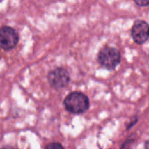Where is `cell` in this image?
Instances as JSON below:
<instances>
[{
    "instance_id": "8992f818",
    "label": "cell",
    "mask_w": 149,
    "mask_h": 149,
    "mask_svg": "<svg viewBox=\"0 0 149 149\" xmlns=\"http://www.w3.org/2000/svg\"><path fill=\"white\" fill-rule=\"evenodd\" d=\"M45 149H65L64 147L60 144V143H58V142H53V143H51L49 144L46 148Z\"/></svg>"
},
{
    "instance_id": "52a82bcc",
    "label": "cell",
    "mask_w": 149,
    "mask_h": 149,
    "mask_svg": "<svg viewBox=\"0 0 149 149\" xmlns=\"http://www.w3.org/2000/svg\"><path fill=\"white\" fill-rule=\"evenodd\" d=\"M135 3L139 6H146L149 5V1H135Z\"/></svg>"
},
{
    "instance_id": "6da1fadb",
    "label": "cell",
    "mask_w": 149,
    "mask_h": 149,
    "mask_svg": "<svg viewBox=\"0 0 149 149\" xmlns=\"http://www.w3.org/2000/svg\"><path fill=\"white\" fill-rule=\"evenodd\" d=\"M64 105L68 112L74 114H80L84 113L89 109L90 101L87 96L84 93L73 92L65 97Z\"/></svg>"
},
{
    "instance_id": "277c9868",
    "label": "cell",
    "mask_w": 149,
    "mask_h": 149,
    "mask_svg": "<svg viewBox=\"0 0 149 149\" xmlns=\"http://www.w3.org/2000/svg\"><path fill=\"white\" fill-rule=\"evenodd\" d=\"M18 39V34L13 28L9 26L0 28V48L11 50L17 45Z\"/></svg>"
},
{
    "instance_id": "7a4b0ae2",
    "label": "cell",
    "mask_w": 149,
    "mask_h": 149,
    "mask_svg": "<svg viewBox=\"0 0 149 149\" xmlns=\"http://www.w3.org/2000/svg\"><path fill=\"white\" fill-rule=\"evenodd\" d=\"M120 53L114 47L106 46L102 48L98 54L99 63L108 70L115 69L120 63Z\"/></svg>"
},
{
    "instance_id": "5b68a950",
    "label": "cell",
    "mask_w": 149,
    "mask_h": 149,
    "mask_svg": "<svg viewBox=\"0 0 149 149\" xmlns=\"http://www.w3.org/2000/svg\"><path fill=\"white\" fill-rule=\"evenodd\" d=\"M132 37L135 43L141 45L149 38V24L143 20H137L132 27Z\"/></svg>"
},
{
    "instance_id": "3957f363",
    "label": "cell",
    "mask_w": 149,
    "mask_h": 149,
    "mask_svg": "<svg viewBox=\"0 0 149 149\" xmlns=\"http://www.w3.org/2000/svg\"><path fill=\"white\" fill-rule=\"evenodd\" d=\"M49 84L57 89H60L63 87H65L69 81H70V76L68 72L62 67H58L52 71H51L48 73L47 76Z\"/></svg>"
},
{
    "instance_id": "ba28073f",
    "label": "cell",
    "mask_w": 149,
    "mask_h": 149,
    "mask_svg": "<svg viewBox=\"0 0 149 149\" xmlns=\"http://www.w3.org/2000/svg\"><path fill=\"white\" fill-rule=\"evenodd\" d=\"M2 149H17V148H11V147H5V148H2Z\"/></svg>"
}]
</instances>
